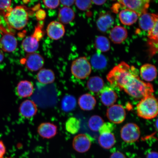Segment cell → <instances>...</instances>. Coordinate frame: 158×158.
<instances>
[{"label": "cell", "instance_id": "ee69618b", "mask_svg": "<svg viewBox=\"0 0 158 158\" xmlns=\"http://www.w3.org/2000/svg\"><path fill=\"white\" fill-rule=\"evenodd\" d=\"M6 158H13V157H7Z\"/></svg>", "mask_w": 158, "mask_h": 158}, {"label": "cell", "instance_id": "44dd1931", "mask_svg": "<svg viewBox=\"0 0 158 158\" xmlns=\"http://www.w3.org/2000/svg\"><path fill=\"white\" fill-rule=\"evenodd\" d=\"M96 100L94 96L89 94H82L79 98L78 104L81 109L90 111L94 109L96 104Z\"/></svg>", "mask_w": 158, "mask_h": 158}, {"label": "cell", "instance_id": "d590c367", "mask_svg": "<svg viewBox=\"0 0 158 158\" xmlns=\"http://www.w3.org/2000/svg\"><path fill=\"white\" fill-rule=\"evenodd\" d=\"M150 54L151 56L155 55L157 52L158 41L149 40L148 41Z\"/></svg>", "mask_w": 158, "mask_h": 158}, {"label": "cell", "instance_id": "7bdbcfd3", "mask_svg": "<svg viewBox=\"0 0 158 158\" xmlns=\"http://www.w3.org/2000/svg\"><path fill=\"white\" fill-rule=\"evenodd\" d=\"M4 58V55L2 52V51L0 49V63L2 62Z\"/></svg>", "mask_w": 158, "mask_h": 158}, {"label": "cell", "instance_id": "52a82bcc", "mask_svg": "<svg viewBox=\"0 0 158 158\" xmlns=\"http://www.w3.org/2000/svg\"><path fill=\"white\" fill-rule=\"evenodd\" d=\"M126 9L135 12L138 15L147 12L151 0H118Z\"/></svg>", "mask_w": 158, "mask_h": 158}, {"label": "cell", "instance_id": "7402d4cb", "mask_svg": "<svg viewBox=\"0 0 158 158\" xmlns=\"http://www.w3.org/2000/svg\"><path fill=\"white\" fill-rule=\"evenodd\" d=\"M139 16L135 12L127 9L122 10L119 14L120 21L123 24L126 25L134 24L137 21Z\"/></svg>", "mask_w": 158, "mask_h": 158}, {"label": "cell", "instance_id": "f1b7e54d", "mask_svg": "<svg viewBox=\"0 0 158 158\" xmlns=\"http://www.w3.org/2000/svg\"><path fill=\"white\" fill-rule=\"evenodd\" d=\"M80 121L78 118L74 117L69 118L65 123L66 131L72 134L78 133L80 128Z\"/></svg>", "mask_w": 158, "mask_h": 158}, {"label": "cell", "instance_id": "83f0119b", "mask_svg": "<svg viewBox=\"0 0 158 158\" xmlns=\"http://www.w3.org/2000/svg\"><path fill=\"white\" fill-rule=\"evenodd\" d=\"M77 100L74 96L68 95L64 97L61 102V106L64 111L69 112L73 110L76 107Z\"/></svg>", "mask_w": 158, "mask_h": 158}, {"label": "cell", "instance_id": "e0dca14e", "mask_svg": "<svg viewBox=\"0 0 158 158\" xmlns=\"http://www.w3.org/2000/svg\"><path fill=\"white\" fill-rule=\"evenodd\" d=\"M114 19L109 13L102 14L97 21V26L100 31L105 33L113 25Z\"/></svg>", "mask_w": 158, "mask_h": 158}, {"label": "cell", "instance_id": "60d3db41", "mask_svg": "<svg viewBox=\"0 0 158 158\" xmlns=\"http://www.w3.org/2000/svg\"><path fill=\"white\" fill-rule=\"evenodd\" d=\"M158 155L157 152L152 151L149 152L146 156V158H158Z\"/></svg>", "mask_w": 158, "mask_h": 158}, {"label": "cell", "instance_id": "d6986e66", "mask_svg": "<svg viewBox=\"0 0 158 158\" xmlns=\"http://www.w3.org/2000/svg\"><path fill=\"white\" fill-rule=\"evenodd\" d=\"M128 33L127 30L124 27L116 26L110 31V37L114 44H120L127 38Z\"/></svg>", "mask_w": 158, "mask_h": 158}, {"label": "cell", "instance_id": "cb8c5ba5", "mask_svg": "<svg viewBox=\"0 0 158 158\" xmlns=\"http://www.w3.org/2000/svg\"><path fill=\"white\" fill-rule=\"evenodd\" d=\"M37 79L40 83L46 85L54 82L55 79L54 73L51 69H40L37 75Z\"/></svg>", "mask_w": 158, "mask_h": 158}, {"label": "cell", "instance_id": "30bf717a", "mask_svg": "<svg viewBox=\"0 0 158 158\" xmlns=\"http://www.w3.org/2000/svg\"><path fill=\"white\" fill-rule=\"evenodd\" d=\"M92 141L89 136L85 134H80L76 135L73 139L72 146L76 152L84 153L88 151L91 146Z\"/></svg>", "mask_w": 158, "mask_h": 158}, {"label": "cell", "instance_id": "603a6c76", "mask_svg": "<svg viewBox=\"0 0 158 158\" xmlns=\"http://www.w3.org/2000/svg\"><path fill=\"white\" fill-rule=\"evenodd\" d=\"M75 17L74 12L70 7L64 6L59 10L58 19L59 22L63 25L68 24L72 22Z\"/></svg>", "mask_w": 158, "mask_h": 158}, {"label": "cell", "instance_id": "f6af8a7d", "mask_svg": "<svg viewBox=\"0 0 158 158\" xmlns=\"http://www.w3.org/2000/svg\"><path fill=\"white\" fill-rule=\"evenodd\" d=\"M113 1H115V0H113Z\"/></svg>", "mask_w": 158, "mask_h": 158}, {"label": "cell", "instance_id": "1f68e13d", "mask_svg": "<svg viewBox=\"0 0 158 158\" xmlns=\"http://www.w3.org/2000/svg\"><path fill=\"white\" fill-rule=\"evenodd\" d=\"M91 0H75V3L79 9L85 11L89 9L92 5Z\"/></svg>", "mask_w": 158, "mask_h": 158}, {"label": "cell", "instance_id": "3957f363", "mask_svg": "<svg viewBox=\"0 0 158 158\" xmlns=\"http://www.w3.org/2000/svg\"><path fill=\"white\" fill-rule=\"evenodd\" d=\"M158 109L157 99L151 94L141 99L137 105L136 110L139 117L150 120L157 117Z\"/></svg>", "mask_w": 158, "mask_h": 158}, {"label": "cell", "instance_id": "277c9868", "mask_svg": "<svg viewBox=\"0 0 158 158\" xmlns=\"http://www.w3.org/2000/svg\"><path fill=\"white\" fill-rule=\"evenodd\" d=\"M71 71L75 77L84 80L89 76L91 73V65L86 57H81L73 61Z\"/></svg>", "mask_w": 158, "mask_h": 158}, {"label": "cell", "instance_id": "ba28073f", "mask_svg": "<svg viewBox=\"0 0 158 158\" xmlns=\"http://www.w3.org/2000/svg\"><path fill=\"white\" fill-rule=\"evenodd\" d=\"M23 64L31 72H36L43 68L44 64V58L36 52L28 53L23 59Z\"/></svg>", "mask_w": 158, "mask_h": 158}, {"label": "cell", "instance_id": "e575fe53", "mask_svg": "<svg viewBox=\"0 0 158 158\" xmlns=\"http://www.w3.org/2000/svg\"><path fill=\"white\" fill-rule=\"evenodd\" d=\"M43 2L45 7L51 9L56 8L60 3L59 0H43Z\"/></svg>", "mask_w": 158, "mask_h": 158}, {"label": "cell", "instance_id": "4fadbf2b", "mask_svg": "<svg viewBox=\"0 0 158 158\" xmlns=\"http://www.w3.org/2000/svg\"><path fill=\"white\" fill-rule=\"evenodd\" d=\"M39 135L44 139H50L54 138L58 133V127L54 123L44 122L40 124L37 128Z\"/></svg>", "mask_w": 158, "mask_h": 158}, {"label": "cell", "instance_id": "f546056e", "mask_svg": "<svg viewBox=\"0 0 158 158\" xmlns=\"http://www.w3.org/2000/svg\"><path fill=\"white\" fill-rule=\"evenodd\" d=\"M95 47L98 52L101 53L107 52L110 50V43L109 40L106 37L99 36L95 40Z\"/></svg>", "mask_w": 158, "mask_h": 158}, {"label": "cell", "instance_id": "d6a6232c", "mask_svg": "<svg viewBox=\"0 0 158 158\" xmlns=\"http://www.w3.org/2000/svg\"><path fill=\"white\" fill-rule=\"evenodd\" d=\"M114 129H115V126L114 124L110 123V122H106L104 123L98 131L100 134L111 133Z\"/></svg>", "mask_w": 158, "mask_h": 158}, {"label": "cell", "instance_id": "9a60e30c", "mask_svg": "<svg viewBox=\"0 0 158 158\" xmlns=\"http://www.w3.org/2000/svg\"><path fill=\"white\" fill-rule=\"evenodd\" d=\"M100 92V100L105 106H111L116 102L117 94L113 89L110 87H104Z\"/></svg>", "mask_w": 158, "mask_h": 158}, {"label": "cell", "instance_id": "ffe728a7", "mask_svg": "<svg viewBox=\"0 0 158 158\" xmlns=\"http://www.w3.org/2000/svg\"><path fill=\"white\" fill-rule=\"evenodd\" d=\"M18 95L21 98L29 97L34 92V86L32 83L27 80H23L17 84L16 88Z\"/></svg>", "mask_w": 158, "mask_h": 158}, {"label": "cell", "instance_id": "ab89813d", "mask_svg": "<svg viewBox=\"0 0 158 158\" xmlns=\"http://www.w3.org/2000/svg\"><path fill=\"white\" fill-rule=\"evenodd\" d=\"M110 158H126L124 154L119 151L115 152L112 154Z\"/></svg>", "mask_w": 158, "mask_h": 158}, {"label": "cell", "instance_id": "8fae6325", "mask_svg": "<svg viewBox=\"0 0 158 158\" xmlns=\"http://www.w3.org/2000/svg\"><path fill=\"white\" fill-rule=\"evenodd\" d=\"M48 36L54 40H58L64 36L65 29L64 25L58 21H52L47 27Z\"/></svg>", "mask_w": 158, "mask_h": 158}, {"label": "cell", "instance_id": "74e56055", "mask_svg": "<svg viewBox=\"0 0 158 158\" xmlns=\"http://www.w3.org/2000/svg\"><path fill=\"white\" fill-rule=\"evenodd\" d=\"M6 152V149L3 142L0 140V158H4Z\"/></svg>", "mask_w": 158, "mask_h": 158}, {"label": "cell", "instance_id": "484cf974", "mask_svg": "<svg viewBox=\"0 0 158 158\" xmlns=\"http://www.w3.org/2000/svg\"><path fill=\"white\" fill-rule=\"evenodd\" d=\"M104 86V81L102 78L98 76L92 77L89 79L87 83L88 89L94 93L100 92Z\"/></svg>", "mask_w": 158, "mask_h": 158}, {"label": "cell", "instance_id": "8d00e7d4", "mask_svg": "<svg viewBox=\"0 0 158 158\" xmlns=\"http://www.w3.org/2000/svg\"><path fill=\"white\" fill-rule=\"evenodd\" d=\"M11 0H0V10H6L10 7Z\"/></svg>", "mask_w": 158, "mask_h": 158}, {"label": "cell", "instance_id": "ac0fdd59", "mask_svg": "<svg viewBox=\"0 0 158 158\" xmlns=\"http://www.w3.org/2000/svg\"><path fill=\"white\" fill-rule=\"evenodd\" d=\"M141 77L146 82H150L155 80L157 76V70L156 67L149 64H144L140 70Z\"/></svg>", "mask_w": 158, "mask_h": 158}, {"label": "cell", "instance_id": "9c48e42d", "mask_svg": "<svg viewBox=\"0 0 158 158\" xmlns=\"http://www.w3.org/2000/svg\"><path fill=\"white\" fill-rule=\"evenodd\" d=\"M106 116L114 124H120L123 122L126 117V112L123 106L120 105H113L106 111Z\"/></svg>", "mask_w": 158, "mask_h": 158}, {"label": "cell", "instance_id": "2e32d148", "mask_svg": "<svg viewBox=\"0 0 158 158\" xmlns=\"http://www.w3.org/2000/svg\"><path fill=\"white\" fill-rule=\"evenodd\" d=\"M139 24L140 28L148 31L158 22V15L155 14L146 13L140 16Z\"/></svg>", "mask_w": 158, "mask_h": 158}, {"label": "cell", "instance_id": "7c38bea8", "mask_svg": "<svg viewBox=\"0 0 158 158\" xmlns=\"http://www.w3.org/2000/svg\"><path fill=\"white\" fill-rule=\"evenodd\" d=\"M17 44L16 38L11 33H5L0 40V48L5 52H13L16 49Z\"/></svg>", "mask_w": 158, "mask_h": 158}, {"label": "cell", "instance_id": "6da1fadb", "mask_svg": "<svg viewBox=\"0 0 158 158\" xmlns=\"http://www.w3.org/2000/svg\"><path fill=\"white\" fill-rule=\"evenodd\" d=\"M106 79L112 87L124 91L136 100H141L154 92L152 85L140 78L138 69L124 62L114 66Z\"/></svg>", "mask_w": 158, "mask_h": 158}, {"label": "cell", "instance_id": "7a4b0ae2", "mask_svg": "<svg viewBox=\"0 0 158 158\" xmlns=\"http://www.w3.org/2000/svg\"><path fill=\"white\" fill-rule=\"evenodd\" d=\"M6 22L10 27L20 30L26 26L29 20L27 10L22 6H17L6 10L5 16Z\"/></svg>", "mask_w": 158, "mask_h": 158}, {"label": "cell", "instance_id": "5bb4252c", "mask_svg": "<svg viewBox=\"0 0 158 158\" xmlns=\"http://www.w3.org/2000/svg\"><path fill=\"white\" fill-rule=\"evenodd\" d=\"M38 109L36 104L30 100H26L21 103L19 107V112L23 117L30 118L36 114Z\"/></svg>", "mask_w": 158, "mask_h": 158}, {"label": "cell", "instance_id": "5b68a950", "mask_svg": "<svg viewBox=\"0 0 158 158\" xmlns=\"http://www.w3.org/2000/svg\"><path fill=\"white\" fill-rule=\"evenodd\" d=\"M41 26L35 27L34 33L23 40L22 47L25 52L27 53L35 52L39 48V41L43 36Z\"/></svg>", "mask_w": 158, "mask_h": 158}, {"label": "cell", "instance_id": "b9f144b4", "mask_svg": "<svg viewBox=\"0 0 158 158\" xmlns=\"http://www.w3.org/2000/svg\"><path fill=\"white\" fill-rule=\"evenodd\" d=\"M92 2L98 6L103 5L106 2V0H91Z\"/></svg>", "mask_w": 158, "mask_h": 158}, {"label": "cell", "instance_id": "836d02e7", "mask_svg": "<svg viewBox=\"0 0 158 158\" xmlns=\"http://www.w3.org/2000/svg\"><path fill=\"white\" fill-rule=\"evenodd\" d=\"M158 22L148 31V37L149 40L158 41Z\"/></svg>", "mask_w": 158, "mask_h": 158}, {"label": "cell", "instance_id": "f35d334b", "mask_svg": "<svg viewBox=\"0 0 158 158\" xmlns=\"http://www.w3.org/2000/svg\"><path fill=\"white\" fill-rule=\"evenodd\" d=\"M60 3L66 7H70L75 3V0H59Z\"/></svg>", "mask_w": 158, "mask_h": 158}, {"label": "cell", "instance_id": "8992f818", "mask_svg": "<svg viewBox=\"0 0 158 158\" xmlns=\"http://www.w3.org/2000/svg\"><path fill=\"white\" fill-rule=\"evenodd\" d=\"M141 132L137 124L128 123L124 125L120 130V136L122 140L126 143H132L138 141Z\"/></svg>", "mask_w": 158, "mask_h": 158}, {"label": "cell", "instance_id": "4316f807", "mask_svg": "<svg viewBox=\"0 0 158 158\" xmlns=\"http://www.w3.org/2000/svg\"><path fill=\"white\" fill-rule=\"evenodd\" d=\"M91 64L95 69L102 70L106 68L107 62L105 56L101 53L97 52L92 57Z\"/></svg>", "mask_w": 158, "mask_h": 158}, {"label": "cell", "instance_id": "4dcf8cb0", "mask_svg": "<svg viewBox=\"0 0 158 158\" xmlns=\"http://www.w3.org/2000/svg\"><path fill=\"white\" fill-rule=\"evenodd\" d=\"M104 123V120L98 115H94L89 119L88 126L93 131L98 132Z\"/></svg>", "mask_w": 158, "mask_h": 158}, {"label": "cell", "instance_id": "d4e9b609", "mask_svg": "<svg viewBox=\"0 0 158 158\" xmlns=\"http://www.w3.org/2000/svg\"><path fill=\"white\" fill-rule=\"evenodd\" d=\"M98 141L101 147L104 149H108L114 145L116 139L113 134L107 133L100 134Z\"/></svg>", "mask_w": 158, "mask_h": 158}]
</instances>
